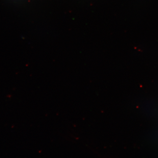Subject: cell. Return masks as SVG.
Returning <instances> with one entry per match:
<instances>
[]
</instances>
